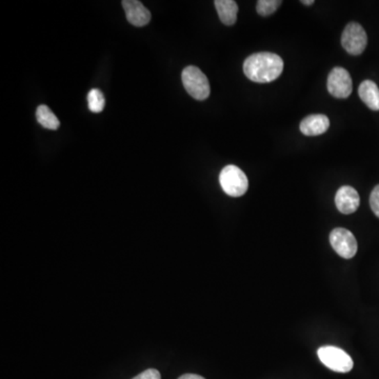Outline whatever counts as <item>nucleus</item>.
<instances>
[{"instance_id": "obj_14", "label": "nucleus", "mask_w": 379, "mask_h": 379, "mask_svg": "<svg viewBox=\"0 0 379 379\" xmlns=\"http://www.w3.org/2000/svg\"><path fill=\"white\" fill-rule=\"evenodd\" d=\"M88 104L91 112L100 113L104 111L106 106V99H104V94L98 89H93L88 94Z\"/></svg>"}, {"instance_id": "obj_17", "label": "nucleus", "mask_w": 379, "mask_h": 379, "mask_svg": "<svg viewBox=\"0 0 379 379\" xmlns=\"http://www.w3.org/2000/svg\"><path fill=\"white\" fill-rule=\"evenodd\" d=\"M133 379H161V372L156 369H147Z\"/></svg>"}, {"instance_id": "obj_18", "label": "nucleus", "mask_w": 379, "mask_h": 379, "mask_svg": "<svg viewBox=\"0 0 379 379\" xmlns=\"http://www.w3.org/2000/svg\"><path fill=\"white\" fill-rule=\"evenodd\" d=\"M178 379H206L204 377L200 376V375L196 374H184L182 376H180Z\"/></svg>"}, {"instance_id": "obj_9", "label": "nucleus", "mask_w": 379, "mask_h": 379, "mask_svg": "<svg viewBox=\"0 0 379 379\" xmlns=\"http://www.w3.org/2000/svg\"><path fill=\"white\" fill-rule=\"evenodd\" d=\"M122 7L126 11V17L131 24L135 26H145L151 20L149 10L138 0H124Z\"/></svg>"}, {"instance_id": "obj_8", "label": "nucleus", "mask_w": 379, "mask_h": 379, "mask_svg": "<svg viewBox=\"0 0 379 379\" xmlns=\"http://www.w3.org/2000/svg\"><path fill=\"white\" fill-rule=\"evenodd\" d=\"M335 204L340 213L345 215L352 214L360 208V194L352 186H341L336 193Z\"/></svg>"}, {"instance_id": "obj_15", "label": "nucleus", "mask_w": 379, "mask_h": 379, "mask_svg": "<svg viewBox=\"0 0 379 379\" xmlns=\"http://www.w3.org/2000/svg\"><path fill=\"white\" fill-rule=\"evenodd\" d=\"M280 0H259L256 5V10L260 16L267 17L275 13L276 10L282 5Z\"/></svg>"}, {"instance_id": "obj_4", "label": "nucleus", "mask_w": 379, "mask_h": 379, "mask_svg": "<svg viewBox=\"0 0 379 379\" xmlns=\"http://www.w3.org/2000/svg\"><path fill=\"white\" fill-rule=\"evenodd\" d=\"M317 355L321 362L334 372L348 373L353 369L354 362L351 356L334 346L319 348Z\"/></svg>"}, {"instance_id": "obj_10", "label": "nucleus", "mask_w": 379, "mask_h": 379, "mask_svg": "<svg viewBox=\"0 0 379 379\" xmlns=\"http://www.w3.org/2000/svg\"><path fill=\"white\" fill-rule=\"evenodd\" d=\"M330 120L323 114H313L301 120L299 124L301 133L306 136H318L327 132Z\"/></svg>"}, {"instance_id": "obj_3", "label": "nucleus", "mask_w": 379, "mask_h": 379, "mask_svg": "<svg viewBox=\"0 0 379 379\" xmlns=\"http://www.w3.org/2000/svg\"><path fill=\"white\" fill-rule=\"evenodd\" d=\"M182 83L188 95L196 100H204L210 96V83L202 70L194 65L184 67L182 74Z\"/></svg>"}, {"instance_id": "obj_16", "label": "nucleus", "mask_w": 379, "mask_h": 379, "mask_svg": "<svg viewBox=\"0 0 379 379\" xmlns=\"http://www.w3.org/2000/svg\"><path fill=\"white\" fill-rule=\"evenodd\" d=\"M370 206L373 213L379 218V184L373 188L370 196Z\"/></svg>"}, {"instance_id": "obj_7", "label": "nucleus", "mask_w": 379, "mask_h": 379, "mask_svg": "<svg viewBox=\"0 0 379 379\" xmlns=\"http://www.w3.org/2000/svg\"><path fill=\"white\" fill-rule=\"evenodd\" d=\"M327 87L333 97L348 98L353 91L351 75L344 67H334L328 76Z\"/></svg>"}, {"instance_id": "obj_2", "label": "nucleus", "mask_w": 379, "mask_h": 379, "mask_svg": "<svg viewBox=\"0 0 379 379\" xmlns=\"http://www.w3.org/2000/svg\"><path fill=\"white\" fill-rule=\"evenodd\" d=\"M219 182L223 192L231 197H241L249 188L247 175L234 165H229L221 170Z\"/></svg>"}, {"instance_id": "obj_11", "label": "nucleus", "mask_w": 379, "mask_h": 379, "mask_svg": "<svg viewBox=\"0 0 379 379\" xmlns=\"http://www.w3.org/2000/svg\"><path fill=\"white\" fill-rule=\"evenodd\" d=\"M360 99L369 108L379 111V88L372 81H364L358 88Z\"/></svg>"}, {"instance_id": "obj_13", "label": "nucleus", "mask_w": 379, "mask_h": 379, "mask_svg": "<svg viewBox=\"0 0 379 379\" xmlns=\"http://www.w3.org/2000/svg\"><path fill=\"white\" fill-rule=\"evenodd\" d=\"M37 122H40L44 128L48 130L55 131L61 126L58 118H56L54 113L51 111L48 106H38L36 110Z\"/></svg>"}, {"instance_id": "obj_5", "label": "nucleus", "mask_w": 379, "mask_h": 379, "mask_svg": "<svg viewBox=\"0 0 379 379\" xmlns=\"http://www.w3.org/2000/svg\"><path fill=\"white\" fill-rule=\"evenodd\" d=\"M341 45L350 55L362 54L368 45L366 31L357 22H350L341 35Z\"/></svg>"}, {"instance_id": "obj_1", "label": "nucleus", "mask_w": 379, "mask_h": 379, "mask_svg": "<svg viewBox=\"0 0 379 379\" xmlns=\"http://www.w3.org/2000/svg\"><path fill=\"white\" fill-rule=\"evenodd\" d=\"M282 71L284 61L274 53L261 52L250 55L243 63L245 75L254 83H271L282 75Z\"/></svg>"}, {"instance_id": "obj_12", "label": "nucleus", "mask_w": 379, "mask_h": 379, "mask_svg": "<svg viewBox=\"0 0 379 379\" xmlns=\"http://www.w3.org/2000/svg\"><path fill=\"white\" fill-rule=\"evenodd\" d=\"M221 22L225 26H233L237 20L239 6L234 0H216L214 3Z\"/></svg>"}, {"instance_id": "obj_6", "label": "nucleus", "mask_w": 379, "mask_h": 379, "mask_svg": "<svg viewBox=\"0 0 379 379\" xmlns=\"http://www.w3.org/2000/svg\"><path fill=\"white\" fill-rule=\"evenodd\" d=\"M330 243L334 251L346 259H351L357 253V241L353 233L344 227H336L330 234Z\"/></svg>"}, {"instance_id": "obj_19", "label": "nucleus", "mask_w": 379, "mask_h": 379, "mask_svg": "<svg viewBox=\"0 0 379 379\" xmlns=\"http://www.w3.org/2000/svg\"><path fill=\"white\" fill-rule=\"evenodd\" d=\"M301 3H303V5H306V6H311V5H313V3H314V0H303V1H301Z\"/></svg>"}]
</instances>
